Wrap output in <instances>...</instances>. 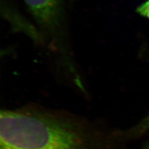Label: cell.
Wrapping results in <instances>:
<instances>
[{"instance_id": "cell-1", "label": "cell", "mask_w": 149, "mask_h": 149, "mask_svg": "<svg viewBox=\"0 0 149 149\" xmlns=\"http://www.w3.org/2000/svg\"><path fill=\"white\" fill-rule=\"evenodd\" d=\"M116 135L72 114L37 107L4 110L0 149H113Z\"/></svg>"}, {"instance_id": "cell-3", "label": "cell", "mask_w": 149, "mask_h": 149, "mask_svg": "<svg viewBox=\"0 0 149 149\" xmlns=\"http://www.w3.org/2000/svg\"><path fill=\"white\" fill-rule=\"evenodd\" d=\"M1 8L3 16L11 24L13 29L26 33L28 36L36 40V42L42 40L41 34L14 7L5 2Z\"/></svg>"}, {"instance_id": "cell-4", "label": "cell", "mask_w": 149, "mask_h": 149, "mask_svg": "<svg viewBox=\"0 0 149 149\" xmlns=\"http://www.w3.org/2000/svg\"><path fill=\"white\" fill-rule=\"evenodd\" d=\"M137 11L140 15L149 18V0L140 6Z\"/></svg>"}, {"instance_id": "cell-5", "label": "cell", "mask_w": 149, "mask_h": 149, "mask_svg": "<svg viewBox=\"0 0 149 149\" xmlns=\"http://www.w3.org/2000/svg\"><path fill=\"white\" fill-rule=\"evenodd\" d=\"M145 149H149V143L147 145V146H146V147Z\"/></svg>"}, {"instance_id": "cell-2", "label": "cell", "mask_w": 149, "mask_h": 149, "mask_svg": "<svg viewBox=\"0 0 149 149\" xmlns=\"http://www.w3.org/2000/svg\"><path fill=\"white\" fill-rule=\"evenodd\" d=\"M40 29L57 44L63 42L65 16L63 0H24Z\"/></svg>"}]
</instances>
